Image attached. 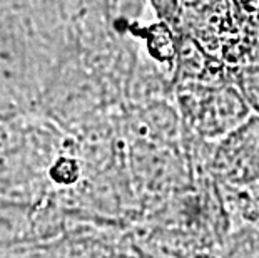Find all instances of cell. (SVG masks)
I'll return each instance as SVG.
<instances>
[{
    "mask_svg": "<svg viewBox=\"0 0 259 258\" xmlns=\"http://www.w3.org/2000/svg\"><path fill=\"white\" fill-rule=\"evenodd\" d=\"M212 173L221 183L234 188L259 185V113L219 139Z\"/></svg>",
    "mask_w": 259,
    "mask_h": 258,
    "instance_id": "cell-1",
    "label": "cell"
},
{
    "mask_svg": "<svg viewBox=\"0 0 259 258\" xmlns=\"http://www.w3.org/2000/svg\"><path fill=\"white\" fill-rule=\"evenodd\" d=\"M249 107L244 94L234 87L206 89L197 92L194 99L192 123L206 138L221 139L251 116Z\"/></svg>",
    "mask_w": 259,
    "mask_h": 258,
    "instance_id": "cell-2",
    "label": "cell"
}]
</instances>
